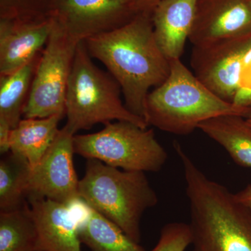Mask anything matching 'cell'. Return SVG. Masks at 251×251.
<instances>
[{"instance_id":"obj_9","label":"cell","mask_w":251,"mask_h":251,"mask_svg":"<svg viewBox=\"0 0 251 251\" xmlns=\"http://www.w3.org/2000/svg\"><path fill=\"white\" fill-rule=\"evenodd\" d=\"M74 136L64 126L40 161L31 167L27 196L72 204L79 198V182L74 164Z\"/></svg>"},{"instance_id":"obj_2","label":"cell","mask_w":251,"mask_h":251,"mask_svg":"<svg viewBox=\"0 0 251 251\" xmlns=\"http://www.w3.org/2000/svg\"><path fill=\"white\" fill-rule=\"evenodd\" d=\"M173 147L184 170L193 251H251V211L206 176L178 142Z\"/></svg>"},{"instance_id":"obj_8","label":"cell","mask_w":251,"mask_h":251,"mask_svg":"<svg viewBox=\"0 0 251 251\" xmlns=\"http://www.w3.org/2000/svg\"><path fill=\"white\" fill-rule=\"evenodd\" d=\"M251 62V35L193 47L191 55L194 75L216 95L232 103Z\"/></svg>"},{"instance_id":"obj_21","label":"cell","mask_w":251,"mask_h":251,"mask_svg":"<svg viewBox=\"0 0 251 251\" xmlns=\"http://www.w3.org/2000/svg\"><path fill=\"white\" fill-rule=\"evenodd\" d=\"M191 242L189 224L171 223L161 229L156 247L150 251H185Z\"/></svg>"},{"instance_id":"obj_7","label":"cell","mask_w":251,"mask_h":251,"mask_svg":"<svg viewBox=\"0 0 251 251\" xmlns=\"http://www.w3.org/2000/svg\"><path fill=\"white\" fill-rule=\"evenodd\" d=\"M78 43L54 21L36 68L23 118L66 116L68 85Z\"/></svg>"},{"instance_id":"obj_4","label":"cell","mask_w":251,"mask_h":251,"mask_svg":"<svg viewBox=\"0 0 251 251\" xmlns=\"http://www.w3.org/2000/svg\"><path fill=\"white\" fill-rule=\"evenodd\" d=\"M79 198L138 243L142 216L158 202L145 172L120 170L91 158L79 182Z\"/></svg>"},{"instance_id":"obj_17","label":"cell","mask_w":251,"mask_h":251,"mask_svg":"<svg viewBox=\"0 0 251 251\" xmlns=\"http://www.w3.org/2000/svg\"><path fill=\"white\" fill-rule=\"evenodd\" d=\"M198 128L222 146L234 163L251 168V126L245 117L222 115L202 122Z\"/></svg>"},{"instance_id":"obj_20","label":"cell","mask_w":251,"mask_h":251,"mask_svg":"<svg viewBox=\"0 0 251 251\" xmlns=\"http://www.w3.org/2000/svg\"><path fill=\"white\" fill-rule=\"evenodd\" d=\"M37 233L29 204L0 212V251H36Z\"/></svg>"},{"instance_id":"obj_22","label":"cell","mask_w":251,"mask_h":251,"mask_svg":"<svg viewBox=\"0 0 251 251\" xmlns=\"http://www.w3.org/2000/svg\"><path fill=\"white\" fill-rule=\"evenodd\" d=\"M162 0H128L132 11L136 16L151 14L153 10Z\"/></svg>"},{"instance_id":"obj_12","label":"cell","mask_w":251,"mask_h":251,"mask_svg":"<svg viewBox=\"0 0 251 251\" xmlns=\"http://www.w3.org/2000/svg\"><path fill=\"white\" fill-rule=\"evenodd\" d=\"M35 224L37 251H82L79 237V212L72 204L29 196Z\"/></svg>"},{"instance_id":"obj_5","label":"cell","mask_w":251,"mask_h":251,"mask_svg":"<svg viewBox=\"0 0 251 251\" xmlns=\"http://www.w3.org/2000/svg\"><path fill=\"white\" fill-rule=\"evenodd\" d=\"M118 82L99 69L85 41L77 44L66 97L65 126L74 135L94 125L115 121L130 122L148 128L144 119L130 112L123 103Z\"/></svg>"},{"instance_id":"obj_11","label":"cell","mask_w":251,"mask_h":251,"mask_svg":"<svg viewBox=\"0 0 251 251\" xmlns=\"http://www.w3.org/2000/svg\"><path fill=\"white\" fill-rule=\"evenodd\" d=\"M251 35V0H198L190 41L205 47Z\"/></svg>"},{"instance_id":"obj_25","label":"cell","mask_w":251,"mask_h":251,"mask_svg":"<svg viewBox=\"0 0 251 251\" xmlns=\"http://www.w3.org/2000/svg\"><path fill=\"white\" fill-rule=\"evenodd\" d=\"M246 121H247V123L249 124V125L251 126V115H249L247 117H246Z\"/></svg>"},{"instance_id":"obj_23","label":"cell","mask_w":251,"mask_h":251,"mask_svg":"<svg viewBox=\"0 0 251 251\" xmlns=\"http://www.w3.org/2000/svg\"><path fill=\"white\" fill-rule=\"evenodd\" d=\"M12 129L6 122L0 120V153L1 155L10 151V137Z\"/></svg>"},{"instance_id":"obj_10","label":"cell","mask_w":251,"mask_h":251,"mask_svg":"<svg viewBox=\"0 0 251 251\" xmlns=\"http://www.w3.org/2000/svg\"><path fill=\"white\" fill-rule=\"evenodd\" d=\"M50 15L77 42L120 27L136 16L128 0H50Z\"/></svg>"},{"instance_id":"obj_16","label":"cell","mask_w":251,"mask_h":251,"mask_svg":"<svg viewBox=\"0 0 251 251\" xmlns=\"http://www.w3.org/2000/svg\"><path fill=\"white\" fill-rule=\"evenodd\" d=\"M62 117L23 118L11 130L10 151L27 160L35 166L58 134Z\"/></svg>"},{"instance_id":"obj_3","label":"cell","mask_w":251,"mask_h":251,"mask_svg":"<svg viewBox=\"0 0 251 251\" xmlns=\"http://www.w3.org/2000/svg\"><path fill=\"white\" fill-rule=\"evenodd\" d=\"M251 110L226 101L209 90L181 62L171 60L166 80L149 93L145 120L149 126L178 135L190 134L198 125L222 115L247 117Z\"/></svg>"},{"instance_id":"obj_15","label":"cell","mask_w":251,"mask_h":251,"mask_svg":"<svg viewBox=\"0 0 251 251\" xmlns=\"http://www.w3.org/2000/svg\"><path fill=\"white\" fill-rule=\"evenodd\" d=\"M79 212V237L91 251H147L120 227L80 199L75 201Z\"/></svg>"},{"instance_id":"obj_6","label":"cell","mask_w":251,"mask_h":251,"mask_svg":"<svg viewBox=\"0 0 251 251\" xmlns=\"http://www.w3.org/2000/svg\"><path fill=\"white\" fill-rule=\"evenodd\" d=\"M74 150L86 159L125 171L156 173L168 159L152 129L126 121L108 122L100 131L75 135Z\"/></svg>"},{"instance_id":"obj_18","label":"cell","mask_w":251,"mask_h":251,"mask_svg":"<svg viewBox=\"0 0 251 251\" xmlns=\"http://www.w3.org/2000/svg\"><path fill=\"white\" fill-rule=\"evenodd\" d=\"M42 52L12 74L0 75V120L12 128L22 120Z\"/></svg>"},{"instance_id":"obj_14","label":"cell","mask_w":251,"mask_h":251,"mask_svg":"<svg viewBox=\"0 0 251 251\" xmlns=\"http://www.w3.org/2000/svg\"><path fill=\"white\" fill-rule=\"evenodd\" d=\"M198 0H162L151 13L153 33L170 61L180 59L192 29Z\"/></svg>"},{"instance_id":"obj_26","label":"cell","mask_w":251,"mask_h":251,"mask_svg":"<svg viewBox=\"0 0 251 251\" xmlns=\"http://www.w3.org/2000/svg\"></svg>"},{"instance_id":"obj_1","label":"cell","mask_w":251,"mask_h":251,"mask_svg":"<svg viewBox=\"0 0 251 251\" xmlns=\"http://www.w3.org/2000/svg\"><path fill=\"white\" fill-rule=\"evenodd\" d=\"M84 41L91 57L103 64L118 82L126 107L145 120L150 89L163 84L171 73V61L155 38L151 14L138 15L120 27Z\"/></svg>"},{"instance_id":"obj_24","label":"cell","mask_w":251,"mask_h":251,"mask_svg":"<svg viewBox=\"0 0 251 251\" xmlns=\"http://www.w3.org/2000/svg\"><path fill=\"white\" fill-rule=\"evenodd\" d=\"M239 203L245 206L251 211V184L248 185L242 191L234 194Z\"/></svg>"},{"instance_id":"obj_19","label":"cell","mask_w":251,"mask_h":251,"mask_svg":"<svg viewBox=\"0 0 251 251\" xmlns=\"http://www.w3.org/2000/svg\"><path fill=\"white\" fill-rule=\"evenodd\" d=\"M0 161V209L17 210L25 205L31 166L27 160L9 151Z\"/></svg>"},{"instance_id":"obj_13","label":"cell","mask_w":251,"mask_h":251,"mask_svg":"<svg viewBox=\"0 0 251 251\" xmlns=\"http://www.w3.org/2000/svg\"><path fill=\"white\" fill-rule=\"evenodd\" d=\"M54 26L52 17L37 21L1 19L0 75L12 74L42 52Z\"/></svg>"}]
</instances>
